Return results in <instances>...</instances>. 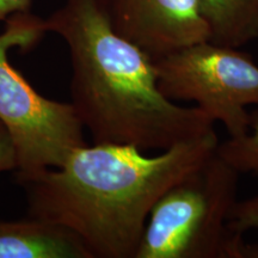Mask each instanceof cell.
I'll list each match as a JSON object with an SVG mask.
<instances>
[{"instance_id": "cell-6", "label": "cell", "mask_w": 258, "mask_h": 258, "mask_svg": "<svg viewBox=\"0 0 258 258\" xmlns=\"http://www.w3.org/2000/svg\"><path fill=\"white\" fill-rule=\"evenodd\" d=\"M115 30L158 60L209 41L199 0H109Z\"/></svg>"}, {"instance_id": "cell-12", "label": "cell", "mask_w": 258, "mask_h": 258, "mask_svg": "<svg viewBox=\"0 0 258 258\" xmlns=\"http://www.w3.org/2000/svg\"><path fill=\"white\" fill-rule=\"evenodd\" d=\"M31 0H0V21L17 12H27Z\"/></svg>"}, {"instance_id": "cell-8", "label": "cell", "mask_w": 258, "mask_h": 258, "mask_svg": "<svg viewBox=\"0 0 258 258\" xmlns=\"http://www.w3.org/2000/svg\"><path fill=\"white\" fill-rule=\"evenodd\" d=\"M209 41L240 48L258 38V0H199Z\"/></svg>"}, {"instance_id": "cell-5", "label": "cell", "mask_w": 258, "mask_h": 258, "mask_svg": "<svg viewBox=\"0 0 258 258\" xmlns=\"http://www.w3.org/2000/svg\"><path fill=\"white\" fill-rule=\"evenodd\" d=\"M158 86L173 102H194L230 138L250 128L247 106L258 105V66L238 48L200 42L154 60Z\"/></svg>"}, {"instance_id": "cell-7", "label": "cell", "mask_w": 258, "mask_h": 258, "mask_svg": "<svg viewBox=\"0 0 258 258\" xmlns=\"http://www.w3.org/2000/svg\"><path fill=\"white\" fill-rule=\"evenodd\" d=\"M0 258H92L83 241L60 225L29 218L0 220Z\"/></svg>"}, {"instance_id": "cell-10", "label": "cell", "mask_w": 258, "mask_h": 258, "mask_svg": "<svg viewBox=\"0 0 258 258\" xmlns=\"http://www.w3.org/2000/svg\"><path fill=\"white\" fill-rule=\"evenodd\" d=\"M228 227L243 234L247 231L258 230V194L235 202L228 220Z\"/></svg>"}, {"instance_id": "cell-4", "label": "cell", "mask_w": 258, "mask_h": 258, "mask_svg": "<svg viewBox=\"0 0 258 258\" xmlns=\"http://www.w3.org/2000/svg\"><path fill=\"white\" fill-rule=\"evenodd\" d=\"M44 32L46 21L27 11L6 18L0 34V122L14 144L18 179L61 167L86 145L72 103L41 96L9 60L11 48L28 49Z\"/></svg>"}, {"instance_id": "cell-2", "label": "cell", "mask_w": 258, "mask_h": 258, "mask_svg": "<svg viewBox=\"0 0 258 258\" xmlns=\"http://www.w3.org/2000/svg\"><path fill=\"white\" fill-rule=\"evenodd\" d=\"M44 21L70 48L72 105L95 144L164 151L214 131L199 106L160 91L156 62L115 30L109 0H66Z\"/></svg>"}, {"instance_id": "cell-9", "label": "cell", "mask_w": 258, "mask_h": 258, "mask_svg": "<svg viewBox=\"0 0 258 258\" xmlns=\"http://www.w3.org/2000/svg\"><path fill=\"white\" fill-rule=\"evenodd\" d=\"M217 153L239 173H258V110L250 112L247 133L219 143Z\"/></svg>"}, {"instance_id": "cell-11", "label": "cell", "mask_w": 258, "mask_h": 258, "mask_svg": "<svg viewBox=\"0 0 258 258\" xmlns=\"http://www.w3.org/2000/svg\"><path fill=\"white\" fill-rule=\"evenodd\" d=\"M16 169V153L11 138L0 122V172Z\"/></svg>"}, {"instance_id": "cell-1", "label": "cell", "mask_w": 258, "mask_h": 258, "mask_svg": "<svg viewBox=\"0 0 258 258\" xmlns=\"http://www.w3.org/2000/svg\"><path fill=\"white\" fill-rule=\"evenodd\" d=\"M219 143L213 131L157 156H145L133 145H85L61 167L18 183L27 194L29 218L73 232L92 258H135L153 206Z\"/></svg>"}, {"instance_id": "cell-3", "label": "cell", "mask_w": 258, "mask_h": 258, "mask_svg": "<svg viewBox=\"0 0 258 258\" xmlns=\"http://www.w3.org/2000/svg\"><path fill=\"white\" fill-rule=\"evenodd\" d=\"M238 179L215 151L153 206L135 258H258V244L228 227Z\"/></svg>"}]
</instances>
